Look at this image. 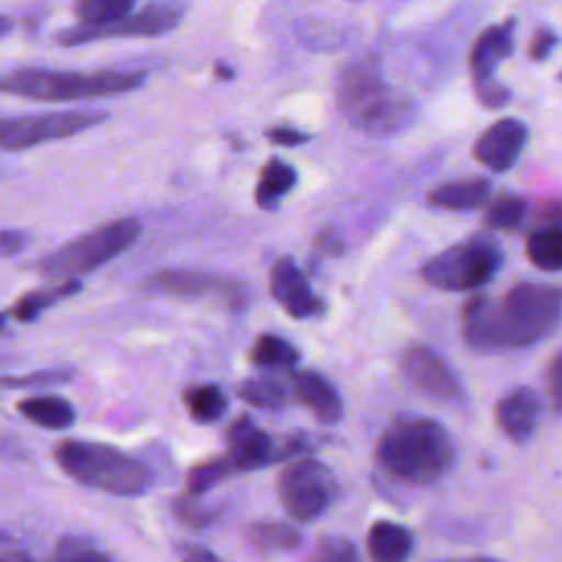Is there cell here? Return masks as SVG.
Listing matches in <instances>:
<instances>
[{"instance_id": "obj_32", "label": "cell", "mask_w": 562, "mask_h": 562, "mask_svg": "<svg viewBox=\"0 0 562 562\" xmlns=\"http://www.w3.org/2000/svg\"><path fill=\"white\" fill-rule=\"evenodd\" d=\"M173 516L193 529H204L217 518V512L202 507L200 503L193 501V494L187 492V496L182 494L173 501Z\"/></svg>"}, {"instance_id": "obj_28", "label": "cell", "mask_w": 562, "mask_h": 562, "mask_svg": "<svg viewBox=\"0 0 562 562\" xmlns=\"http://www.w3.org/2000/svg\"><path fill=\"white\" fill-rule=\"evenodd\" d=\"M527 215V202L520 195H501L483 213V224L494 231H518Z\"/></svg>"}, {"instance_id": "obj_31", "label": "cell", "mask_w": 562, "mask_h": 562, "mask_svg": "<svg viewBox=\"0 0 562 562\" xmlns=\"http://www.w3.org/2000/svg\"><path fill=\"white\" fill-rule=\"evenodd\" d=\"M235 472V465L231 463L228 457L222 459H211L204 463H198L195 468L189 470L187 476V492L193 496H200L204 492H209L213 485H217L220 481L228 479Z\"/></svg>"}, {"instance_id": "obj_3", "label": "cell", "mask_w": 562, "mask_h": 562, "mask_svg": "<svg viewBox=\"0 0 562 562\" xmlns=\"http://www.w3.org/2000/svg\"><path fill=\"white\" fill-rule=\"evenodd\" d=\"M336 99L345 119L369 136L395 134L415 116V103L384 81L373 59H360L342 68Z\"/></svg>"}, {"instance_id": "obj_10", "label": "cell", "mask_w": 562, "mask_h": 562, "mask_svg": "<svg viewBox=\"0 0 562 562\" xmlns=\"http://www.w3.org/2000/svg\"><path fill=\"white\" fill-rule=\"evenodd\" d=\"M103 112H46L24 116H0V151H20L33 145L66 138L99 125Z\"/></svg>"}, {"instance_id": "obj_15", "label": "cell", "mask_w": 562, "mask_h": 562, "mask_svg": "<svg viewBox=\"0 0 562 562\" xmlns=\"http://www.w3.org/2000/svg\"><path fill=\"white\" fill-rule=\"evenodd\" d=\"M226 457L237 472L259 470L281 459V450L274 448L272 437L263 428H259L248 415L237 417L226 428Z\"/></svg>"}, {"instance_id": "obj_24", "label": "cell", "mask_w": 562, "mask_h": 562, "mask_svg": "<svg viewBox=\"0 0 562 562\" xmlns=\"http://www.w3.org/2000/svg\"><path fill=\"white\" fill-rule=\"evenodd\" d=\"M81 290V283L77 279H64L57 281L55 285L46 288V290H37L31 294H24L18 303H13L11 307V316L20 323H31L35 321L44 310H48L50 305H55L57 301L72 296Z\"/></svg>"}, {"instance_id": "obj_21", "label": "cell", "mask_w": 562, "mask_h": 562, "mask_svg": "<svg viewBox=\"0 0 562 562\" xmlns=\"http://www.w3.org/2000/svg\"><path fill=\"white\" fill-rule=\"evenodd\" d=\"M18 411L46 430H61L75 422V408L59 395H31L18 402Z\"/></svg>"}, {"instance_id": "obj_8", "label": "cell", "mask_w": 562, "mask_h": 562, "mask_svg": "<svg viewBox=\"0 0 562 562\" xmlns=\"http://www.w3.org/2000/svg\"><path fill=\"white\" fill-rule=\"evenodd\" d=\"M184 15L182 2L156 0L136 13H125L105 24H75L57 35L61 46H79L110 37H156L173 31Z\"/></svg>"}, {"instance_id": "obj_34", "label": "cell", "mask_w": 562, "mask_h": 562, "mask_svg": "<svg viewBox=\"0 0 562 562\" xmlns=\"http://www.w3.org/2000/svg\"><path fill=\"white\" fill-rule=\"evenodd\" d=\"M314 560H356L358 553H356V547L349 542V540H342V538H325L318 542L316 551L312 553Z\"/></svg>"}, {"instance_id": "obj_39", "label": "cell", "mask_w": 562, "mask_h": 562, "mask_svg": "<svg viewBox=\"0 0 562 562\" xmlns=\"http://www.w3.org/2000/svg\"><path fill=\"white\" fill-rule=\"evenodd\" d=\"M538 226H562V200H549L540 206Z\"/></svg>"}, {"instance_id": "obj_17", "label": "cell", "mask_w": 562, "mask_h": 562, "mask_svg": "<svg viewBox=\"0 0 562 562\" xmlns=\"http://www.w3.org/2000/svg\"><path fill=\"white\" fill-rule=\"evenodd\" d=\"M540 413V395L529 386H518L496 404V424L505 437L514 441H525L533 435Z\"/></svg>"}, {"instance_id": "obj_14", "label": "cell", "mask_w": 562, "mask_h": 562, "mask_svg": "<svg viewBox=\"0 0 562 562\" xmlns=\"http://www.w3.org/2000/svg\"><path fill=\"white\" fill-rule=\"evenodd\" d=\"M270 294L294 318L316 316L325 310L323 299L312 292L307 279L290 257H279L272 263Z\"/></svg>"}, {"instance_id": "obj_6", "label": "cell", "mask_w": 562, "mask_h": 562, "mask_svg": "<svg viewBox=\"0 0 562 562\" xmlns=\"http://www.w3.org/2000/svg\"><path fill=\"white\" fill-rule=\"evenodd\" d=\"M140 237V224L134 217H121L61 244L37 261V272L53 281L77 279L110 259L119 257Z\"/></svg>"}, {"instance_id": "obj_30", "label": "cell", "mask_w": 562, "mask_h": 562, "mask_svg": "<svg viewBox=\"0 0 562 562\" xmlns=\"http://www.w3.org/2000/svg\"><path fill=\"white\" fill-rule=\"evenodd\" d=\"M134 0H75L72 13L79 24H105L130 13Z\"/></svg>"}, {"instance_id": "obj_33", "label": "cell", "mask_w": 562, "mask_h": 562, "mask_svg": "<svg viewBox=\"0 0 562 562\" xmlns=\"http://www.w3.org/2000/svg\"><path fill=\"white\" fill-rule=\"evenodd\" d=\"M53 560H108L110 555L99 551L94 544L81 540V538H61L53 553H50Z\"/></svg>"}, {"instance_id": "obj_36", "label": "cell", "mask_w": 562, "mask_h": 562, "mask_svg": "<svg viewBox=\"0 0 562 562\" xmlns=\"http://www.w3.org/2000/svg\"><path fill=\"white\" fill-rule=\"evenodd\" d=\"M558 44V35L551 29H538L529 42V57L533 61H540L551 55V50Z\"/></svg>"}, {"instance_id": "obj_2", "label": "cell", "mask_w": 562, "mask_h": 562, "mask_svg": "<svg viewBox=\"0 0 562 562\" xmlns=\"http://www.w3.org/2000/svg\"><path fill=\"white\" fill-rule=\"evenodd\" d=\"M378 463L395 481L430 485L452 468L454 446L446 428L432 419H400L382 432Z\"/></svg>"}, {"instance_id": "obj_38", "label": "cell", "mask_w": 562, "mask_h": 562, "mask_svg": "<svg viewBox=\"0 0 562 562\" xmlns=\"http://www.w3.org/2000/svg\"><path fill=\"white\" fill-rule=\"evenodd\" d=\"M26 244V235L22 231H0V257H11L18 255Z\"/></svg>"}, {"instance_id": "obj_12", "label": "cell", "mask_w": 562, "mask_h": 562, "mask_svg": "<svg viewBox=\"0 0 562 562\" xmlns=\"http://www.w3.org/2000/svg\"><path fill=\"white\" fill-rule=\"evenodd\" d=\"M147 290L171 296H213L228 310H244L248 303V290L244 283L233 279H222L211 272L189 270V268H167L158 270L147 279Z\"/></svg>"}, {"instance_id": "obj_40", "label": "cell", "mask_w": 562, "mask_h": 562, "mask_svg": "<svg viewBox=\"0 0 562 562\" xmlns=\"http://www.w3.org/2000/svg\"><path fill=\"white\" fill-rule=\"evenodd\" d=\"M316 248L325 255H338L342 250V239L334 231H323L316 237Z\"/></svg>"}, {"instance_id": "obj_11", "label": "cell", "mask_w": 562, "mask_h": 562, "mask_svg": "<svg viewBox=\"0 0 562 562\" xmlns=\"http://www.w3.org/2000/svg\"><path fill=\"white\" fill-rule=\"evenodd\" d=\"M514 20L487 26L474 42L470 53V72L476 99L485 108H501L509 99V90L494 79L498 61L512 55L514 48Z\"/></svg>"}, {"instance_id": "obj_42", "label": "cell", "mask_w": 562, "mask_h": 562, "mask_svg": "<svg viewBox=\"0 0 562 562\" xmlns=\"http://www.w3.org/2000/svg\"><path fill=\"white\" fill-rule=\"evenodd\" d=\"M182 558H187V560H217L215 553H211L206 549H200V547L182 549Z\"/></svg>"}, {"instance_id": "obj_5", "label": "cell", "mask_w": 562, "mask_h": 562, "mask_svg": "<svg viewBox=\"0 0 562 562\" xmlns=\"http://www.w3.org/2000/svg\"><path fill=\"white\" fill-rule=\"evenodd\" d=\"M59 468L81 485L119 496H136L149 485V470L114 446L66 439L55 450Z\"/></svg>"}, {"instance_id": "obj_26", "label": "cell", "mask_w": 562, "mask_h": 562, "mask_svg": "<svg viewBox=\"0 0 562 562\" xmlns=\"http://www.w3.org/2000/svg\"><path fill=\"white\" fill-rule=\"evenodd\" d=\"M187 413L198 424H213L226 411V397L215 384H193L182 393Z\"/></svg>"}, {"instance_id": "obj_44", "label": "cell", "mask_w": 562, "mask_h": 562, "mask_svg": "<svg viewBox=\"0 0 562 562\" xmlns=\"http://www.w3.org/2000/svg\"><path fill=\"white\" fill-rule=\"evenodd\" d=\"M13 29V22L7 15H0V37L7 35Z\"/></svg>"}, {"instance_id": "obj_7", "label": "cell", "mask_w": 562, "mask_h": 562, "mask_svg": "<svg viewBox=\"0 0 562 562\" xmlns=\"http://www.w3.org/2000/svg\"><path fill=\"white\" fill-rule=\"evenodd\" d=\"M503 252L490 237L463 239L422 266V277L446 292H465L487 283L501 268Z\"/></svg>"}, {"instance_id": "obj_45", "label": "cell", "mask_w": 562, "mask_h": 562, "mask_svg": "<svg viewBox=\"0 0 562 562\" xmlns=\"http://www.w3.org/2000/svg\"><path fill=\"white\" fill-rule=\"evenodd\" d=\"M2 327H4V316L0 314V329H2Z\"/></svg>"}, {"instance_id": "obj_41", "label": "cell", "mask_w": 562, "mask_h": 562, "mask_svg": "<svg viewBox=\"0 0 562 562\" xmlns=\"http://www.w3.org/2000/svg\"><path fill=\"white\" fill-rule=\"evenodd\" d=\"M0 560H31V555L18 544H13L9 538L0 536Z\"/></svg>"}, {"instance_id": "obj_13", "label": "cell", "mask_w": 562, "mask_h": 562, "mask_svg": "<svg viewBox=\"0 0 562 562\" xmlns=\"http://www.w3.org/2000/svg\"><path fill=\"white\" fill-rule=\"evenodd\" d=\"M404 375L408 382L430 400L459 404L463 400V386L450 364L426 345H413L406 349Z\"/></svg>"}, {"instance_id": "obj_16", "label": "cell", "mask_w": 562, "mask_h": 562, "mask_svg": "<svg viewBox=\"0 0 562 562\" xmlns=\"http://www.w3.org/2000/svg\"><path fill=\"white\" fill-rule=\"evenodd\" d=\"M527 143V127L518 119L492 123L474 143V158L490 171H507Z\"/></svg>"}, {"instance_id": "obj_37", "label": "cell", "mask_w": 562, "mask_h": 562, "mask_svg": "<svg viewBox=\"0 0 562 562\" xmlns=\"http://www.w3.org/2000/svg\"><path fill=\"white\" fill-rule=\"evenodd\" d=\"M266 138L270 143H277V145H283V147H296V145H303L310 136L296 127H290V125H277V127H270L266 130Z\"/></svg>"}, {"instance_id": "obj_19", "label": "cell", "mask_w": 562, "mask_h": 562, "mask_svg": "<svg viewBox=\"0 0 562 562\" xmlns=\"http://www.w3.org/2000/svg\"><path fill=\"white\" fill-rule=\"evenodd\" d=\"M367 549L373 560L400 562L413 551V533L395 522L378 520L367 536Z\"/></svg>"}, {"instance_id": "obj_22", "label": "cell", "mask_w": 562, "mask_h": 562, "mask_svg": "<svg viewBox=\"0 0 562 562\" xmlns=\"http://www.w3.org/2000/svg\"><path fill=\"white\" fill-rule=\"evenodd\" d=\"M296 184V171L281 158H270L259 173L257 189H255V202L257 206L272 211L279 206L281 198L290 193Z\"/></svg>"}, {"instance_id": "obj_25", "label": "cell", "mask_w": 562, "mask_h": 562, "mask_svg": "<svg viewBox=\"0 0 562 562\" xmlns=\"http://www.w3.org/2000/svg\"><path fill=\"white\" fill-rule=\"evenodd\" d=\"M250 547L261 553H285L301 547L303 536L296 527L285 522H255L246 533Z\"/></svg>"}, {"instance_id": "obj_18", "label": "cell", "mask_w": 562, "mask_h": 562, "mask_svg": "<svg viewBox=\"0 0 562 562\" xmlns=\"http://www.w3.org/2000/svg\"><path fill=\"white\" fill-rule=\"evenodd\" d=\"M296 400L321 422L336 424L342 417V400L327 378L316 371H299L292 380Z\"/></svg>"}, {"instance_id": "obj_35", "label": "cell", "mask_w": 562, "mask_h": 562, "mask_svg": "<svg viewBox=\"0 0 562 562\" xmlns=\"http://www.w3.org/2000/svg\"><path fill=\"white\" fill-rule=\"evenodd\" d=\"M547 393H549V402L553 411H562V353H558L551 364H549V373H547Z\"/></svg>"}, {"instance_id": "obj_23", "label": "cell", "mask_w": 562, "mask_h": 562, "mask_svg": "<svg viewBox=\"0 0 562 562\" xmlns=\"http://www.w3.org/2000/svg\"><path fill=\"white\" fill-rule=\"evenodd\" d=\"M529 261L544 272L562 270V226H536L527 237Z\"/></svg>"}, {"instance_id": "obj_1", "label": "cell", "mask_w": 562, "mask_h": 562, "mask_svg": "<svg viewBox=\"0 0 562 562\" xmlns=\"http://www.w3.org/2000/svg\"><path fill=\"white\" fill-rule=\"evenodd\" d=\"M562 318V292L540 283H518L501 301L470 299L461 310V331L474 349H518L549 336Z\"/></svg>"}, {"instance_id": "obj_4", "label": "cell", "mask_w": 562, "mask_h": 562, "mask_svg": "<svg viewBox=\"0 0 562 562\" xmlns=\"http://www.w3.org/2000/svg\"><path fill=\"white\" fill-rule=\"evenodd\" d=\"M145 83L140 70H46L24 68L0 79V90L33 101H79L132 92Z\"/></svg>"}, {"instance_id": "obj_20", "label": "cell", "mask_w": 562, "mask_h": 562, "mask_svg": "<svg viewBox=\"0 0 562 562\" xmlns=\"http://www.w3.org/2000/svg\"><path fill=\"white\" fill-rule=\"evenodd\" d=\"M490 195V182L485 178H468V180H454L435 187L428 193V204L439 209H474L483 204Z\"/></svg>"}, {"instance_id": "obj_29", "label": "cell", "mask_w": 562, "mask_h": 562, "mask_svg": "<svg viewBox=\"0 0 562 562\" xmlns=\"http://www.w3.org/2000/svg\"><path fill=\"white\" fill-rule=\"evenodd\" d=\"M237 395L244 402L263 411H279L288 402V393L283 384L272 378H248L239 384Z\"/></svg>"}, {"instance_id": "obj_9", "label": "cell", "mask_w": 562, "mask_h": 562, "mask_svg": "<svg viewBox=\"0 0 562 562\" xmlns=\"http://www.w3.org/2000/svg\"><path fill=\"white\" fill-rule=\"evenodd\" d=\"M283 509L299 522H312L325 514L336 494L331 472L316 459L303 457L290 463L277 481Z\"/></svg>"}, {"instance_id": "obj_43", "label": "cell", "mask_w": 562, "mask_h": 562, "mask_svg": "<svg viewBox=\"0 0 562 562\" xmlns=\"http://www.w3.org/2000/svg\"><path fill=\"white\" fill-rule=\"evenodd\" d=\"M215 75H217L220 79H233V77H235L233 68H228V66H226V64H222V61H217V64H215Z\"/></svg>"}, {"instance_id": "obj_27", "label": "cell", "mask_w": 562, "mask_h": 562, "mask_svg": "<svg viewBox=\"0 0 562 562\" xmlns=\"http://www.w3.org/2000/svg\"><path fill=\"white\" fill-rule=\"evenodd\" d=\"M250 360L263 369H294L299 364V351L281 336L263 334L250 347Z\"/></svg>"}]
</instances>
